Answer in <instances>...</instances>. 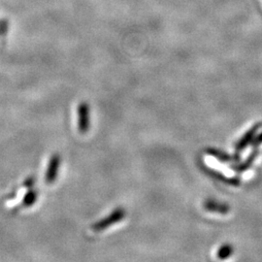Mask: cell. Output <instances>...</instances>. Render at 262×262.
<instances>
[{"label":"cell","mask_w":262,"mask_h":262,"mask_svg":"<svg viewBox=\"0 0 262 262\" xmlns=\"http://www.w3.org/2000/svg\"><path fill=\"white\" fill-rule=\"evenodd\" d=\"M124 215H125V213H124V211L122 209H117L114 213L110 215V216H108V217L104 219L102 221H100L99 223L95 224L93 226V228H94V230H97V231L102 230L104 228H107L110 225H114L115 223H118L119 221L122 220L124 217Z\"/></svg>","instance_id":"1"},{"label":"cell","mask_w":262,"mask_h":262,"mask_svg":"<svg viewBox=\"0 0 262 262\" xmlns=\"http://www.w3.org/2000/svg\"><path fill=\"white\" fill-rule=\"evenodd\" d=\"M78 122H79V130L81 133H85L89 126V107L85 103H81L78 109Z\"/></svg>","instance_id":"2"},{"label":"cell","mask_w":262,"mask_h":262,"mask_svg":"<svg viewBox=\"0 0 262 262\" xmlns=\"http://www.w3.org/2000/svg\"><path fill=\"white\" fill-rule=\"evenodd\" d=\"M59 164H60L59 156H54L53 159H51V162L48 167L47 174H46V182L48 184H51L56 180Z\"/></svg>","instance_id":"3"},{"label":"cell","mask_w":262,"mask_h":262,"mask_svg":"<svg viewBox=\"0 0 262 262\" xmlns=\"http://www.w3.org/2000/svg\"><path fill=\"white\" fill-rule=\"evenodd\" d=\"M223 205L221 204H216L215 202L213 201H208L207 204H205L207 210L209 211H215V212H222V213H225V211L223 210Z\"/></svg>","instance_id":"4"},{"label":"cell","mask_w":262,"mask_h":262,"mask_svg":"<svg viewBox=\"0 0 262 262\" xmlns=\"http://www.w3.org/2000/svg\"><path fill=\"white\" fill-rule=\"evenodd\" d=\"M231 252H232V249H231L230 246H224V247H222V248L219 250L217 256H219L220 258H225V257H227V256L230 255Z\"/></svg>","instance_id":"5"},{"label":"cell","mask_w":262,"mask_h":262,"mask_svg":"<svg viewBox=\"0 0 262 262\" xmlns=\"http://www.w3.org/2000/svg\"><path fill=\"white\" fill-rule=\"evenodd\" d=\"M36 198H37L36 192H32V193H30V194H28L27 196L25 197L24 204H25L26 206H30L31 204H33V203L36 201Z\"/></svg>","instance_id":"6"}]
</instances>
